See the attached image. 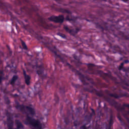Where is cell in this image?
<instances>
[{
    "mask_svg": "<svg viewBox=\"0 0 129 129\" xmlns=\"http://www.w3.org/2000/svg\"><path fill=\"white\" fill-rule=\"evenodd\" d=\"M25 123L28 125H30L33 128H42V125L40 121L38 119H35L30 115H27Z\"/></svg>",
    "mask_w": 129,
    "mask_h": 129,
    "instance_id": "6da1fadb",
    "label": "cell"
},
{
    "mask_svg": "<svg viewBox=\"0 0 129 129\" xmlns=\"http://www.w3.org/2000/svg\"><path fill=\"white\" fill-rule=\"evenodd\" d=\"M16 107L21 112L26 113L27 115L34 116L35 114L34 109L31 106H26L23 104H17Z\"/></svg>",
    "mask_w": 129,
    "mask_h": 129,
    "instance_id": "7a4b0ae2",
    "label": "cell"
},
{
    "mask_svg": "<svg viewBox=\"0 0 129 129\" xmlns=\"http://www.w3.org/2000/svg\"><path fill=\"white\" fill-rule=\"evenodd\" d=\"M64 17L62 15H59L58 16L52 15L48 18V20L50 21L53 22L55 23L62 24L64 21Z\"/></svg>",
    "mask_w": 129,
    "mask_h": 129,
    "instance_id": "3957f363",
    "label": "cell"
},
{
    "mask_svg": "<svg viewBox=\"0 0 129 129\" xmlns=\"http://www.w3.org/2000/svg\"><path fill=\"white\" fill-rule=\"evenodd\" d=\"M6 115H7V124L8 127L9 128H13L14 122L13 121L12 116L11 115V114L8 111H7Z\"/></svg>",
    "mask_w": 129,
    "mask_h": 129,
    "instance_id": "277c9868",
    "label": "cell"
},
{
    "mask_svg": "<svg viewBox=\"0 0 129 129\" xmlns=\"http://www.w3.org/2000/svg\"><path fill=\"white\" fill-rule=\"evenodd\" d=\"M23 75H24V79H25V83L27 85H29L30 84V80H31V77L29 75H28L26 71L23 70Z\"/></svg>",
    "mask_w": 129,
    "mask_h": 129,
    "instance_id": "5b68a950",
    "label": "cell"
},
{
    "mask_svg": "<svg viewBox=\"0 0 129 129\" xmlns=\"http://www.w3.org/2000/svg\"><path fill=\"white\" fill-rule=\"evenodd\" d=\"M15 125L16 126V127L18 128H24V125L22 124V123L18 119H16L15 121Z\"/></svg>",
    "mask_w": 129,
    "mask_h": 129,
    "instance_id": "8992f818",
    "label": "cell"
},
{
    "mask_svg": "<svg viewBox=\"0 0 129 129\" xmlns=\"http://www.w3.org/2000/svg\"><path fill=\"white\" fill-rule=\"evenodd\" d=\"M18 79V77L17 75H14L13 76L12 78L11 79V81H10V84L12 85H14L16 82V81L17 80V79Z\"/></svg>",
    "mask_w": 129,
    "mask_h": 129,
    "instance_id": "52a82bcc",
    "label": "cell"
},
{
    "mask_svg": "<svg viewBox=\"0 0 129 129\" xmlns=\"http://www.w3.org/2000/svg\"><path fill=\"white\" fill-rule=\"evenodd\" d=\"M20 40H21V44H22L23 48L25 50H27L28 49V47H27V45L26 44L25 42L22 39H20Z\"/></svg>",
    "mask_w": 129,
    "mask_h": 129,
    "instance_id": "ba28073f",
    "label": "cell"
},
{
    "mask_svg": "<svg viewBox=\"0 0 129 129\" xmlns=\"http://www.w3.org/2000/svg\"><path fill=\"white\" fill-rule=\"evenodd\" d=\"M3 76V71L2 70H0V84L2 82Z\"/></svg>",
    "mask_w": 129,
    "mask_h": 129,
    "instance_id": "9c48e42d",
    "label": "cell"
},
{
    "mask_svg": "<svg viewBox=\"0 0 129 129\" xmlns=\"http://www.w3.org/2000/svg\"><path fill=\"white\" fill-rule=\"evenodd\" d=\"M57 35H58L59 36H60L61 37H62V38H66V35H65L64 34L62 33L58 32V33H57Z\"/></svg>",
    "mask_w": 129,
    "mask_h": 129,
    "instance_id": "30bf717a",
    "label": "cell"
},
{
    "mask_svg": "<svg viewBox=\"0 0 129 129\" xmlns=\"http://www.w3.org/2000/svg\"><path fill=\"white\" fill-rule=\"evenodd\" d=\"M123 63H121L120 64V66L119 67V70H121V69H122V67H123Z\"/></svg>",
    "mask_w": 129,
    "mask_h": 129,
    "instance_id": "8fae6325",
    "label": "cell"
},
{
    "mask_svg": "<svg viewBox=\"0 0 129 129\" xmlns=\"http://www.w3.org/2000/svg\"><path fill=\"white\" fill-rule=\"evenodd\" d=\"M122 1H123V2H127V1H128L129 0H121Z\"/></svg>",
    "mask_w": 129,
    "mask_h": 129,
    "instance_id": "7c38bea8",
    "label": "cell"
}]
</instances>
